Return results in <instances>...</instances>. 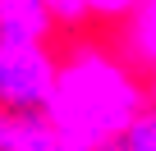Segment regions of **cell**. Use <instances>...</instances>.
<instances>
[{
    "mask_svg": "<svg viewBox=\"0 0 156 151\" xmlns=\"http://www.w3.org/2000/svg\"><path fill=\"white\" fill-rule=\"evenodd\" d=\"M147 105L151 87L138 78L124 50H110L101 41H73L60 55V78L46 115L92 151H115Z\"/></svg>",
    "mask_w": 156,
    "mask_h": 151,
    "instance_id": "6da1fadb",
    "label": "cell"
},
{
    "mask_svg": "<svg viewBox=\"0 0 156 151\" xmlns=\"http://www.w3.org/2000/svg\"><path fill=\"white\" fill-rule=\"evenodd\" d=\"M60 78V55L51 41H0V105L9 115L46 110Z\"/></svg>",
    "mask_w": 156,
    "mask_h": 151,
    "instance_id": "7a4b0ae2",
    "label": "cell"
},
{
    "mask_svg": "<svg viewBox=\"0 0 156 151\" xmlns=\"http://www.w3.org/2000/svg\"><path fill=\"white\" fill-rule=\"evenodd\" d=\"M5 151H92V146L64 133L46 110H28V115H9Z\"/></svg>",
    "mask_w": 156,
    "mask_h": 151,
    "instance_id": "3957f363",
    "label": "cell"
},
{
    "mask_svg": "<svg viewBox=\"0 0 156 151\" xmlns=\"http://www.w3.org/2000/svg\"><path fill=\"white\" fill-rule=\"evenodd\" d=\"M55 28L46 0H0V41H51Z\"/></svg>",
    "mask_w": 156,
    "mask_h": 151,
    "instance_id": "277c9868",
    "label": "cell"
},
{
    "mask_svg": "<svg viewBox=\"0 0 156 151\" xmlns=\"http://www.w3.org/2000/svg\"><path fill=\"white\" fill-rule=\"evenodd\" d=\"M124 55L142 69H156V0H138V9L124 23Z\"/></svg>",
    "mask_w": 156,
    "mask_h": 151,
    "instance_id": "5b68a950",
    "label": "cell"
},
{
    "mask_svg": "<svg viewBox=\"0 0 156 151\" xmlns=\"http://www.w3.org/2000/svg\"><path fill=\"white\" fill-rule=\"evenodd\" d=\"M115 151H156V105H147V110L133 119V128L119 137Z\"/></svg>",
    "mask_w": 156,
    "mask_h": 151,
    "instance_id": "8992f818",
    "label": "cell"
},
{
    "mask_svg": "<svg viewBox=\"0 0 156 151\" xmlns=\"http://www.w3.org/2000/svg\"><path fill=\"white\" fill-rule=\"evenodd\" d=\"M133 9H138V0H87V19L97 23H129Z\"/></svg>",
    "mask_w": 156,
    "mask_h": 151,
    "instance_id": "52a82bcc",
    "label": "cell"
},
{
    "mask_svg": "<svg viewBox=\"0 0 156 151\" xmlns=\"http://www.w3.org/2000/svg\"><path fill=\"white\" fill-rule=\"evenodd\" d=\"M46 9L55 14L60 28H83L87 23V0H46Z\"/></svg>",
    "mask_w": 156,
    "mask_h": 151,
    "instance_id": "ba28073f",
    "label": "cell"
},
{
    "mask_svg": "<svg viewBox=\"0 0 156 151\" xmlns=\"http://www.w3.org/2000/svg\"><path fill=\"white\" fill-rule=\"evenodd\" d=\"M5 133H9V110L0 105V151H5Z\"/></svg>",
    "mask_w": 156,
    "mask_h": 151,
    "instance_id": "9c48e42d",
    "label": "cell"
},
{
    "mask_svg": "<svg viewBox=\"0 0 156 151\" xmlns=\"http://www.w3.org/2000/svg\"><path fill=\"white\" fill-rule=\"evenodd\" d=\"M147 87H151V105H156V69H151V78H147Z\"/></svg>",
    "mask_w": 156,
    "mask_h": 151,
    "instance_id": "30bf717a",
    "label": "cell"
}]
</instances>
